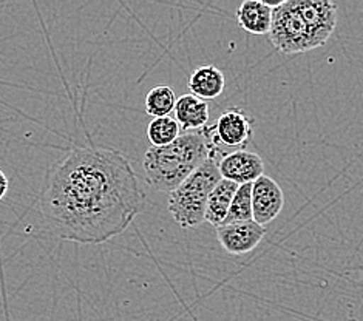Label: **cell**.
I'll return each mask as SVG.
<instances>
[{
    "mask_svg": "<svg viewBox=\"0 0 363 321\" xmlns=\"http://www.w3.org/2000/svg\"><path fill=\"white\" fill-rule=\"evenodd\" d=\"M145 195L130 161L113 149L77 147L48 169L39 207L51 235L104 244L124 233Z\"/></svg>",
    "mask_w": 363,
    "mask_h": 321,
    "instance_id": "obj_1",
    "label": "cell"
},
{
    "mask_svg": "<svg viewBox=\"0 0 363 321\" xmlns=\"http://www.w3.org/2000/svg\"><path fill=\"white\" fill-rule=\"evenodd\" d=\"M220 141L213 125L195 132H183L164 147H150L144 154L145 182L155 192L172 193L201 167L211 156H221Z\"/></svg>",
    "mask_w": 363,
    "mask_h": 321,
    "instance_id": "obj_2",
    "label": "cell"
},
{
    "mask_svg": "<svg viewBox=\"0 0 363 321\" xmlns=\"http://www.w3.org/2000/svg\"><path fill=\"white\" fill-rule=\"evenodd\" d=\"M221 179L220 156H211L183 184L169 193V212L175 223L183 229L206 223L207 199Z\"/></svg>",
    "mask_w": 363,
    "mask_h": 321,
    "instance_id": "obj_3",
    "label": "cell"
},
{
    "mask_svg": "<svg viewBox=\"0 0 363 321\" xmlns=\"http://www.w3.org/2000/svg\"><path fill=\"white\" fill-rule=\"evenodd\" d=\"M269 40L277 51L283 55H300L318 48L297 0H286L274 6Z\"/></svg>",
    "mask_w": 363,
    "mask_h": 321,
    "instance_id": "obj_4",
    "label": "cell"
},
{
    "mask_svg": "<svg viewBox=\"0 0 363 321\" xmlns=\"http://www.w3.org/2000/svg\"><path fill=\"white\" fill-rule=\"evenodd\" d=\"M284 207V193L271 176H260L252 184V220L266 227Z\"/></svg>",
    "mask_w": 363,
    "mask_h": 321,
    "instance_id": "obj_5",
    "label": "cell"
},
{
    "mask_svg": "<svg viewBox=\"0 0 363 321\" xmlns=\"http://www.w3.org/2000/svg\"><path fill=\"white\" fill-rule=\"evenodd\" d=\"M266 235V227L255 221L224 224L217 227L221 247L230 255H246L252 252Z\"/></svg>",
    "mask_w": 363,
    "mask_h": 321,
    "instance_id": "obj_6",
    "label": "cell"
},
{
    "mask_svg": "<svg viewBox=\"0 0 363 321\" xmlns=\"http://www.w3.org/2000/svg\"><path fill=\"white\" fill-rule=\"evenodd\" d=\"M223 179L235 182L237 186L254 184L264 175V162L260 154L247 150H235L220 159Z\"/></svg>",
    "mask_w": 363,
    "mask_h": 321,
    "instance_id": "obj_7",
    "label": "cell"
},
{
    "mask_svg": "<svg viewBox=\"0 0 363 321\" xmlns=\"http://www.w3.org/2000/svg\"><path fill=\"white\" fill-rule=\"evenodd\" d=\"M213 127L220 144L232 149L245 147L254 135L252 119L240 108L224 110Z\"/></svg>",
    "mask_w": 363,
    "mask_h": 321,
    "instance_id": "obj_8",
    "label": "cell"
},
{
    "mask_svg": "<svg viewBox=\"0 0 363 321\" xmlns=\"http://www.w3.org/2000/svg\"><path fill=\"white\" fill-rule=\"evenodd\" d=\"M275 5L277 4L260 2V0H245L237 10L238 25L255 36H266L271 31Z\"/></svg>",
    "mask_w": 363,
    "mask_h": 321,
    "instance_id": "obj_9",
    "label": "cell"
},
{
    "mask_svg": "<svg viewBox=\"0 0 363 321\" xmlns=\"http://www.w3.org/2000/svg\"><path fill=\"white\" fill-rule=\"evenodd\" d=\"M187 86L190 94L207 102L221 96L226 86V77L215 65H201L190 74Z\"/></svg>",
    "mask_w": 363,
    "mask_h": 321,
    "instance_id": "obj_10",
    "label": "cell"
},
{
    "mask_svg": "<svg viewBox=\"0 0 363 321\" xmlns=\"http://www.w3.org/2000/svg\"><path fill=\"white\" fill-rule=\"evenodd\" d=\"M175 120L183 132L201 130L209 123V106L194 94H183L175 103Z\"/></svg>",
    "mask_w": 363,
    "mask_h": 321,
    "instance_id": "obj_11",
    "label": "cell"
},
{
    "mask_svg": "<svg viewBox=\"0 0 363 321\" xmlns=\"http://www.w3.org/2000/svg\"><path fill=\"white\" fill-rule=\"evenodd\" d=\"M238 186L235 182H230L228 179H221L212 193L207 199L206 205V223L213 225L215 229L220 227L226 221V216L229 213L232 199L237 193Z\"/></svg>",
    "mask_w": 363,
    "mask_h": 321,
    "instance_id": "obj_12",
    "label": "cell"
},
{
    "mask_svg": "<svg viewBox=\"0 0 363 321\" xmlns=\"http://www.w3.org/2000/svg\"><path fill=\"white\" fill-rule=\"evenodd\" d=\"M177 94L169 85H155L145 96V111L153 118H166L174 113Z\"/></svg>",
    "mask_w": 363,
    "mask_h": 321,
    "instance_id": "obj_13",
    "label": "cell"
},
{
    "mask_svg": "<svg viewBox=\"0 0 363 321\" xmlns=\"http://www.w3.org/2000/svg\"><path fill=\"white\" fill-rule=\"evenodd\" d=\"M181 135V128L177 120L170 116L153 118L147 127V137L152 147H164L174 142Z\"/></svg>",
    "mask_w": 363,
    "mask_h": 321,
    "instance_id": "obj_14",
    "label": "cell"
},
{
    "mask_svg": "<svg viewBox=\"0 0 363 321\" xmlns=\"http://www.w3.org/2000/svg\"><path fill=\"white\" fill-rule=\"evenodd\" d=\"M245 221H254L252 220V184L238 186L237 193L232 199L230 209L224 224L245 223Z\"/></svg>",
    "mask_w": 363,
    "mask_h": 321,
    "instance_id": "obj_15",
    "label": "cell"
},
{
    "mask_svg": "<svg viewBox=\"0 0 363 321\" xmlns=\"http://www.w3.org/2000/svg\"><path fill=\"white\" fill-rule=\"evenodd\" d=\"M8 188H10V181H8L5 173L0 170V201H2L5 195L8 193Z\"/></svg>",
    "mask_w": 363,
    "mask_h": 321,
    "instance_id": "obj_16",
    "label": "cell"
}]
</instances>
